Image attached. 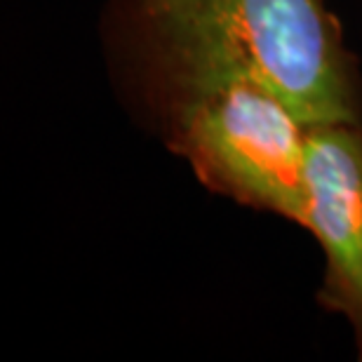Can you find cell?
<instances>
[{
	"mask_svg": "<svg viewBox=\"0 0 362 362\" xmlns=\"http://www.w3.org/2000/svg\"><path fill=\"white\" fill-rule=\"evenodd\" d=\"M165 139L207 188L306 228L308 127L262 83L200 64H144Z\"/></svg>",
	"mask_w": 362,
	"mask_h": 362,
	"instance_id": "obj_2",
	"label": "cell"
},
{
	"mask_svg": "<svg viewBox=\"0 0 362 362\" xmlns=\"http://www.w3.org/2000/svg\"><path fill=\"white\" fill-rule=\"evenodd\" d=\"M306 193V230L325 252L317 301L351 322L362 351V127L308 129Z\"/></svg>",
	"mask_w": 362,
	"mask_h": 362,
	"instance_id": "obj_3",
	"label": "cell"
},
{
	"mask_svg": "<svg viewBox=\"0 0 362 362\" xmlns=\"http://www.w3.org/2000/svg\"><path fill=\"white\" fill-rule=\"evenodd\" d=\"M144 64L238 71L308 129L362 127V92L341 28L322 0H136Z\"/></svg>",
	"mask_w": 362,
	"mask_h": 362,
	"instance_id": "obj_1",
	"label": "cell"
}]
</instances>
